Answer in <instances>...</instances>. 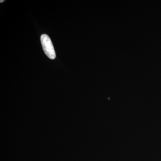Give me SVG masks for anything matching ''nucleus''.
Here are the masks:
<instances>
[{"label": "nucleus", "instance_id": "1", "mask_svg": "<svg viewBox=\"0 0 161 161\" xmlns=\"http://www.w3.org/2000/svg\"><path fill=\"white\" fill-rule=\"evenodd\" d=\"M40 40L44 53L51 59H54L56 57V55L49 37L46 34H43L41 36Z\"/></svg>", "mask_w": 161, "mask_h": 161}, {"label": "nucleus", "instance_id": "2", "mask_svg": "<svg viewBox=\"0 0 161 161\" xmlns=\"http://www.w3.org/2000/svg\"><path fill=\"white\" fill-rule=\"evenodd\" d=\"M4 1H2V0H1V3L2 2H4Z\"/></svg>", "mask_w": 161, "mask_h": 161}]
</instances>
